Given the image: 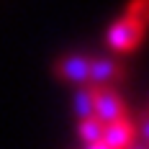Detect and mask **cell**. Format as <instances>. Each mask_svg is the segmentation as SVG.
Returning a JSON list of instances; mask_svg holds the SVG:
<instances>
[{"mask_svg": "<svg viewBox=\"0 0 149 149\" xmlns=\"http://www.w3.org/2000/svg\"><path fill=\"white\" fill-rule=\"evenodd\" d=\"M103 41L113 54H134L144 41V23L121 13L116 21L108 23Z\"/></svg>", "mask_w": 149, "mask_h": 149, "instance_id": "obj_1", "label": "cell"}, {"mask_svg": "<svg viewBox=\"0 0 149 149\" xmlns=\"http://www.w3.org/2000/svg\"><path fill=\"white\" fill-rule=\"evenodd\" d=\"M52 72L59 82L67 85H90V54H80V52H70V54H62L54 59L52 64Z\"/></svg>", "mask_w": 149, "mask_h": 149, "instance_id": "obj_2", "label": "cell"}, {"mask_svg": "<svg viewBox=\"0 0 149 149\" xmlns=\"http://www.w3.org/2000/svg\"><path fill=\"white\" fill-rule=\"evenodd\" d=\"M93 116L100 123H113V121L129 116V105L116 88H95L93 85Z\"/></svg>", "mask_w": 149, "mask_h": 149, "instance_id": "obj_3", "label": "cell"}, {"mask_svg": "<svg viewBox=\"0 0 149 149\" xmlns=\"http://www.w3.org/2000/svg\"><path fill=\"white\" fill-rule=\"evenodd\" d=\"M126 80V67L113 57H90V85L116 88Z\"/></svg>", "mask_w": 149, "mask_h": 149, "instance_id": "obj_4", "label": "cell"}, {"mask_svg": "<svg viewBox=\"0 0 149 149\" xmlns=\"http://www.w3.org/2000/svg\"><path fill=\"white\" fill-rule=\"evenodd\" d=\"M136 141H141V136H139L136 121L131 116H123V118L113 121V123H105L103 144H108L111 149H129V147H134Z\"/></svg>", "mask_w": 149, "mask_h": 149, "instance_id": "obj_5", "label": "cell"}, {"mask_svg": "<svg viewBox=\"0 0 149 149\" xmlns=\"http://www.w3.org/2000/svg\"><path fill=\"white\" fill-rule=\"evenodd\" d=\"M103 129L105 123L95 118V116H88V118H77V136L85 147H93L98 141H103Z\"/></svg>", "mask_w": 149, "mask_h": 149, "instance_id": "obj_6", "label": "cell"}, {"mask_svg": "<svg viewBox=\"0 0 149 149\" xmlns=\"http://www.w3.org/2000/svg\"><path fill=\"white\" fill-rule=\"evenodd\" d=\"M72 108H74V113H77V118L93 116V85H80V88L74 90Z\"/></svg>", "mask_w": 149, "mask_h": 149, "instance_id": "obj_7", "label": "cell"}, {"mask_svg": "<svg viewBox=\"0 0 149 149\" xmlns=\"http://www.w3.org/2000/svg\"><path fill=\"white\" fill-rule=\"evenodd\" d=\"M123 15L134 18V21H139V23H147V0H129Z\"/></svg>", "mask_w": 149, "mask_h": 149, "instance_id": "obj_8", "label": "cell"}, {"mask_svg": "<svg viewBox=\"0 0 149 149\" xmlns=\"http://www.w3.org/2000/svg\"><path fill=\"white\" fill-rule=\"evenodd\" d=\"M85 149H111L108 144H103V141H98V144H93V147H85Z\"/></svg>", "mask_w": 149, "mask_h": 149, "instance_id": "obj_9", "label": "cell"}, {"mask_svg": "<svg viewBox=\"0 0 149 149\" xmlns=\"http://www.w3.org/2000/svg\"><path fill=\"white\" fill-rule=\"evenodd\" d=\"M129 149H147V144H144V141H136L134 147H129Z\"/></svg>", "mask_w": 149, "mask_h": 149, "instance_id": "obj_10", "label": "cell"}]
</instances>
